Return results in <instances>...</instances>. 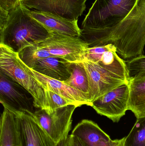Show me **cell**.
Instances as JSON below:
<instances>
[{"instance_id": "cell-21", "label": "cell", "mask_w": 145, "mask_h": 146, "mask_svg": "<svg viewBox=\"0 0 145 146\" xmlns=\"http://www.w3.org/2000/svg\"><path fill=\"white\" fill-rule=\"evenodd\" d=\"M124 146H145V116L137 118L129 134L125 137Z\"/></svg>"}, {"instance_id": "cell-25", "label": "cell", "mask_w": 145, "mask_h": 146, "mask_svg": "<svg viewBox=\"0 0 145 146\" xmlns=\"http://www.w3.org/2000/svg\"><path fill=\"white\" fill-rule=\"evenodd\" d=\"M68 146H85L81 139L77 136L71 134L69 135Z\"/></svg>"}, {"instance_id": "cell-19", "label": "cell", "mask_w": 145, "mask_h": 146, "mask_svg": "<svg viewBox=\"0 0 145 146\" xmlns=\"http://www.w3.org/2000/svg\"><path fill=\"white\" fill-rule=\"evenodd\" d=\"M71 74L70 78L64 82L88 96L89 82L87 73L82 62H73L71 64Z\"/></svg>"}, {"instance_id": "cell-22", "label": "cell", "mask_w": 145, "mask_h": 146, "mask_svg": "<svg viewBox=\"0 0 145 146\" xmlns=\"http://www.w3.org/2000/svg\"><path fill=\"white\" fill-rule=\"evenodd\" d=\"M126 63L129 80L145 78V55L132 58Z\"/></svg>"}, {"instance_id": "cell-27", "label": "cell", "mask_w": 145, "mask_h": 146, "mask_svg": "<svg viewBox=\"0 0 145 146\" xmlns=\"http://www.w3.org/2000/svg\"><path fill=\"white\" fill-rule=\"evenodd\" d=\"M124 139L125 138L120 139V141L117 146H124Z\"/></svg>"}, {"instance_id": "cell-4", "label": "cell", "mask_w": 145, "mask_h": 146, "mask_svg": "<svg viewBox=\"0 0 145 146\" xmlns=\"http://www.w3.org/2000/svg\"><path fill=\"white\" fill-rule=\"evenodd\" d=\"M138 0H95L83 21L82 29L101 30L115 26L133 10Z\"/></svg>"}, {"instance_id": "cell-18", "label": "cell", "mask_w": 145, "mask_h": 146, "mask_svg": "<svg viewBox=\"0 0 145 146\" xmlns=\"http://www.w3.org/2000/svg\"><path fill=\"white\" fill-rule=\"evenodd\" d=\"M128 110L137 118L145 116V78L130 80Z\"/></svg>"}, {"instance_id": "cell-12", "label": "cell", "mask_w": 145, "mask_h": 146, "mask_svg": "<svg viewBox=\"0 0 145 146\" xmlns=\"http://www.w3.org/2000/svg\"><path fill=\"white\" fill-rule=\"evenodd\" d=\"M27 67L30 74L41 85L44 90L52 91L74 102L80 106L84 105L91 106L87 94L70 86L64 82L47 77L27 66Z\"/></svg>"}, {"instance_id": "cell-8", "label": "cell", "mask_w": 145, "mask_h": 146, "mask_svg": "<svg viewBox=\"0 0 145 146\" xmlns=\"http://www.w3.org/2000/svg\"><path fill=\"white\" fill-rule=\"evenodd\" d=\"M51 54L71 63L84 60L87 45L80 37H71L53 33L50 37L40 42Z\"/></svg>"}, {"instance_id": "cell-5", "label": "cell", "mask_w": 145, "mask_h": 146, "mask_svg": "<svg viewBox=\"0 0 145 146\" xmlns=\"http://www.w3.org/2000/svg\"><path fill=\"white\" fill-rule=\"evenodd\" d=\"M78 107L76 105H70L49 114L45 110L39 109L30 116L56 145L70 133L73 112Z\"/></svg>"}, {"instance_id": "cell-17", "label": "cell", "mask_w": 145, "mask_h": 146, "mask_svg": "<svg viewBox=\"0 0 145 146\" xmlns=\"http://www.w3.org/2000/svg\"><path fill=\"white\" fill-rule=\"evenodd\" d=\"M71 64L62 58L51 56L39 59L32 69L47 77L64 82L70 76Z\"/></svg>"}, {"instance_id": "cell-26", "label": "cell", "mask_w": 145, "mask_h": 146, "mask_svg": "<svg viewBox=\"0 0 145 146\" xmlns=\"http://www.w3.org/2000/svg\"><path fill=\"white\" fill-rule=\"evenodd\" d=\"M69 135V133L66 134L55 146H68Z\"/></svg>"}, {"instance_id": "cell-9", "label": "cell", "mask_w": 145, "mask_h": 146, "mask_svg": "<svg viewBox=\"0 0 145 146\" xmlns=\"http://www.w3.org/2000/svg\"><path fill=\"white\" fill-rule=\"evenodd\" d=\"M82 62L88 77L89 90L88 99L91 106L92 103L98 98L122 84L129 82V81L106 71L96 63L85 60Z\"/></svg>"}, {"instance_id": "cell-7", "label": "cell", "mask_w": 145, "mask_h": 146, "mask_svg": "<svg viewBox=\"0 0 145 146\" xmlns=\"http://www.w3.org/2000/svg\"><path fill=\"white\" fill-rule=\"evenodd\" d=\"M129 82L120 85L106 93L92 103V106L98 114L117 123L128 110Z\"/></svg>"}, {"instance_id": "cell-1", "label": "cell", "mask_w": 145, "mask_h": 146, "mask_svg": "<svg viewBox=\"0 0 145 146\" xmlns=\"http://www.w3.org/2000/svg\"><path fill=\"white\" fill-rule=\"evenodd\" d=\"M80 38L88 48L112 44L123 59L143 55L145 45V0H138L129 14L115 26L81 29Z\"/></svg>"}, {"instance_id": "cell-6", "label": "cell", "mask_w": 145, "mask_h": 146, "mask_svg": "<svg viewBox=\"0 0 145 146\" xmlns=\"http://www.w3.org/2000/svg\"><path fill=\"white\" fill-rule=\"evenodd\" d=\"M0 102L3 107L17 115L30 116L35 111L32 95L24 88L0 71Z\"/></svg>"}, {"instance_id": "cell-15", "label": "cell", "mask_w": 145, "mask_h": 146, "mask_svg": "<svg viewBox=\"0 0 145 146\" xmlns=\"http://www.w3.org/2000/svg\"><path fill=\"white\" fill-rule=\"evenodd\" d=\"M0 146H24L18 117L4 107L0 121Z\"/></svg>"}, {"instance_id": "cell-20", "label": "cell", "mask_w": 145, "mask_h": 146, "mask_svg": "<svg viewBox=\"0 0 145 146\" xmlns=\"http://www.w3.org/2000/svg\"><path fill=\"white\" fill-rule=\"evenodd\" d=\"M18 55L21 61L31 69L39 59L54 56L40 43L25 48L18 53Z\"/></svg>"}, {"instance_id": "cell-14", "label": "cell", "mask_w": 145, "mask_h": 146, "mask_svg": "<svg viewBox=\"0 0 145 146\" xmlns=\"http://www.w3.org/2000/svg\"><path fill=\"white\" fill-rule=\"evenodd\" d=\"M31 15L52 33L71 37H80L81 29L78 20H70L52 14L36 10H30Z\"/></svg>"}, {"instance_id": "cell-11", "label": "cell", "mask_w": 145, "mask_h": 146, "mask_svg": "<svg viewBox=\"0 0 145 146\" xmlns=\"http://www.w3.org/2000/svg\"><path fill=\"white\" fill-rule=\"evenodd\" d=\"M84 60L96 63L106 71L129 81L127 63L119 56L113 44L88 48Z\"/></svg>"}, {"instance_id": "cell-3", "label": "cell", "mask_w": 145, "mask_h": 146, "mask_svg": "<svg viewBox=\"0 0 145 146\" xmlns=\"http://www.w3.org/2000/svg\"><path fill=\"white\" fill-rule=\"evenodd\" d=\"M0 71L20 84L32 95L36 108L47 111L48 103L46 90L33 77L18 53L0 44Z\"/></svg>"}, {"instance_id": "cell-23", "label": "cell", "mask_w": 145, "mask_h": 146, "mask_svg": "<svg viewBox=\"0 0 145 146\" xmlns=\"http://www.w3.org/2000/svg\"><path fill=\"white\" fill-rule=\"evenodd\" d=\"M48 103L49 109L46 111L48 113H52L54 110L70 105H79L71 100L61 97L52 91L46 90Z\"/></svg>"}, {"instance_id": "cell-2", "label": "cell", "mask_w": 145, "mask_h": 146, "mask_svg": "<svg viewBox=\"0 0 145 146\" xmlns=\"http://www.w3.org/2000/svg\"><path fill=\"white\" fill-rule=\"evenodd\" d=\"M30 11L21 2L9 12L7 22L0 28V44L19 53L52 35V33L31 15Z\"/></svg>"}, {"instance_id": "cell-28", "label": "cell", "mask_w": 145, "mask_h": 146, "mask_svg": "<svg viewBox=\"0 0 145 146\" xmlns=\"http://www.w3.org/2000/svg\"><path fill=\"white\" fill-rule=\"evenodd\" d=\"M22 1V0H21V1Z\"/></svg>"}, {"instance_id": "cell-13", "label": "cell", "mask_w": 145, "mask_h": 146, "mask_svg": "<svg viewBox=\"0 0 145 146\" xmlns=\"http://www.w3.org/2000/svg\"><path fill=\"white\" fill-rule=\"evenodd\" d=\"M71 134L78 137L85 146H117L120 141L112 140L97 123L87 119L79 122Z\"/></svg>"}, {"instance_id": "cell-10", "label": "cell", "mask_w": 145, "mask_h": 146, "mask_svg": "<svg viewBox=\"0 0 145 146\" xmlns=\"http://www.w3.org/2000/svg\"><path fill=\"white\" fill-rule=\"evenodd\" d=\"M87 0H22L29 9L52 14L70 20H76L86 9Z\"/></svg>"}, {"instance_id": "cell-24", "label": "cell", "mask_w": 145, "mask_h": 146, "mask_svg": "<svg viewBox=\"0 0 145 146\" xmlns=\"http://www.w3.org/2000/svg\"><path fill=\"white\" fill-rule=\"evenodd\" d=\"M21 0H0V7L9 12L15 9Z\"/></svg>"}, {"instance_id": "cell-16", "label": "cell", "mask_w": 145, "mask_h": 146, "mask_svg": "<svg viewBox=\"0 0 145 146\" xmlns=\"http://www.w3.org/2000/svg\"><path fill=\"white\" fill-rule=\"evenodd\" d=\"M24 146H55V144L30 115L19 113Z\"/></svg>"}]
</instances>
